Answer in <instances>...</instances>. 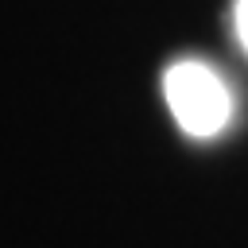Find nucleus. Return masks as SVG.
I'll use <instances>...</instances> for the list:
<instances>
[{
  "mask_svg": "<svg viewBox=\"0 0 248 248\" xmlns=\"http://www.w3.org/2000/svg\"><path fill=\"white\" fill-rule=\"evenodd\" d=\"M163 97H167V108L178 120V128L194 140L217 136L232 116V97H229L225 78L213 66L194 62V58L174 62L163 74Z\"/></svg>",
  "mask_w": 248,
  "mask_h": 248,
  "instance_id": "nucleus-1",
  "label": "nucleus"
},
{
  "mask_svg": "<svg viewBox=\"0 0 248 248\" xmlns=\"http://www.w3.org/2000/svg\"><path fill=\"white\" fill-rule=\"evenodd\" d=\"M232 27H236L240 46L248 50V0H236V8H232Z\"/></svg>",
  "mask_w": 248,
  "mask_h": 248,
  "instance_id": "nucleus-2",
  "label": "nucleus"
}]
</instances>
